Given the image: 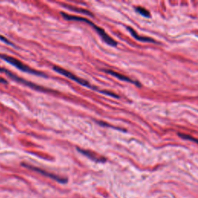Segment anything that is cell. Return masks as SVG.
Here are the masks:
<instances>
[{"mask_svg": "<svg viewBox=\"0 0 198 198\" xmlns=\"http://www.w3.org/2000/svg\"><path fill=\"white\" fill-rule=\"evenodd\" d=\"M61 16L64 18V20H69V21H77V22H84V23H86L90 25L92 28H94L95 30H96L97 33L100 35V36L102 37V39L105 41L107 44H108L109 46L111 47H116L118 45V43L115 39H113L111 36L108 34H107L105 33V30L102 29V28L99 27L97 25H95V23H92L91 20H89L88 19L84 18V17H77V16H73V15H69V14H67V13H64V12H61Z\"/></svg>", "mask_w": 198, "mask_h": 198, "instance_id": "cell-1", "label": "cell"}, {"mask_svg": "<svg viewBox=\"0 0 198 198\" xmlns=\"http://www.w3.org/2000/svg\"><path fill=\"white\" fill-rule=\"evenodd\" d=\"M53 69L55 70L56 72H58V73H59V74H62V75L65 76V77H67V78L70 79L71 80H74V81L77 82V84H80V85L84 86V87H87V88H88L92 89V90L97 91V92H100V93L104 94V95H108V96L113 97V98H119V95H116V94L114 93V92H108V91L99 90V89H98L96 86L92 85V84H91L89 82H88L86 80H84V79L77 77V76L74 75V74L70 73V71L65 70L64 68H62V67H58V66H54V67H53Z\"/></svg>", "mask_w": 198, "mask_h": 198, "instance_id": "cell-2", "label": "cell"}, {"mask_svg": "<svg viewBox=\"0 0 198 198\" xmlns=\"http://www.w3.org/2000/svg\"><path fill=\"white\" fill-rule=\"evenodd\" d=\"M0 58L3 60V61L8 62L9 64L13 65L14 67H17L19 70H22V71H23V72L29 73V74H34V75L40 76V77H47V75L45 74L44 73L40 72V71H38V70H33V69H32L31 67H28L27 65L24 64L23 62H21V61H19V60L16 59V58H13V57H11V56L5 55V54H0Z\"/></svg>", "mask_w": 198, "mask_h": 198, "instance_id": "cell-3", "label": "cell"}, {"mask_svg": "<svg viewBox=\"0 0 198 198\" xmlns=\"http://www.w3.org/2000/svg\"><path fill=\"white\" fill-rule=\"evenodd\" d=\"M4 72H5V74H6L7 76H9L10 78H12L13 80H15V81L19 82V83L20 84H24V85L28 86L29 88H31L34 89V90L40 91V92H52V91L50 90V89H46L42 87V86H39L37 85V84H33L32 83V82L26 80L25 79L21 78V77H18V76H17L16 74H13V73H12L10 70H6V69L3 68V67H0V73H4Z\"/></svg>", "mask_w": 198, "mask_h": 198, "instance_id": "cell-4", "label": "cell"}, {"mask_svg": "<svg viewBox=\"0 0 198 198\" xmlns=\"http://www.w3.org/2000/svg\"><path fill=\"white\" fill-rule=\"evenodd\" d=\"M21 165L23 166L26 167V168L30 169V170H32L36 171V172H38V173H39V174H42V175L46 176V177H50V178L53 179V180H56V181H58V183H65L67 181V179H65V178H62V177H59V176H57V175H55V174H51V173L47 172V171L44 170H42V169L38 168V167L33 166L30 165V164L22 163Z\"/></svg>", "mask_w": 198, "mask_h": 198, "instance_id": "cell-5", "label": "cell"}, {"mask_svg": "<svg viewBox=\"0 0 198 198\" xmlns=\"http://www.w3.org/2000/svg\"><path fill=\"white\" fill-rule=\"evenodd\" d=\"M102 70H103L104 72L107 73V74H110V75H111V76H114V77H116V78H118V79H119V80H124V81L129 82V83H132V84H134L137 85L139 88H140L141 86H142V84H141L139 81H137V80H132L131 78H129V77H127V76L124 75V74H119V73L116 72V71H114V70H109V69H103Z\"/></svg>", "mask_w": 198, "mask_h": 198, "instance_id": "cell-6", "label": "cell"}, {"mask_svg": "<svg viewBox=\"0 0 198 198\" xmlns=\"http://www.w3.org/2000/svg\"><path fill=\"white\" fill-rule=\"evenodd\" d=\"M77 150L79 152H80L81 154H83L84 155H85V156H87L88 158H89V159H92V160L95 161V162L105 163L107 160L105 157L99 156V155H97V154L95 153V152H92V151L87 150V149H80V148H79V147H77Z\"/></svg>", "mask_w": 198, "mask_h": 198, "instance_id": "cell-7", "label": "cell"}, {"mask_svg": "<svg viewBox=\"0 0 198 198\" xmlns=\"http://www.w3.org/2000/svg\"><path fill=\"white\" fill-rule=\"evenodd\" d=\"M127 29H128L129 31L130 32V33L132 34V36H133L135 39H137V40L141 41V42H151V43H155V40L154 39H152V38L139 36V35L136 33V31H135V30H133L132 27L128 26V27H127Z\"/></svg>", "mask_w": 198, "mask_h": 198, "instance_id": "cell-8", "label": "cell"}, {"mask_svg": "<svg viewBox=\"0 0 198 198\" xmlns=\"http://www.w3.org/2000/svg\"><path fill=\"white\" fill-rule=\"evenodd\" d=\"M64 7H65V8L68 9H70V10H72V11L77 12V13H84V14H85V15L91 16V17H94V15L92 14V13H91L90 11H88V10H87V9H80V8H77V7H74V6H71L65 5V4H64Z\"/></svg>", "mask_w": 198, "mask_h": 198, "instance_id": "cell-9", "label": "cell"}, {"mask_svg": "<svg viewBox=\"0 0 198 198\" xmlns=\"http://www.w3.org/2000/svg\"><path fill=\"white\" fill-rule=\"evenodd\" d=\"M135 9H136V11L137 12V13H139V14H141V15L143 16V17H147V18L150 17V13H149L146 9L143 8V7L137 6L135 8Z\"/></svg>", "mask_w": 198, "mask_h": 198, "instance_id": "cell-10", "label": "cell"}, {"mask_svg": "<svg viewBox=\"0 0 198 198\" xmlns=\"http://www.w3.org/2000/svg\"><path fill=\"white\" fill-rule=\"evenodd\" d=\"M178 136H179V137L182 138V139L191 140V141H193V142H194V143H197L198 144V139H195V138H193V136H189V135H187V134H183V133H178Z\"/></svg>", "mask_w": 198, "mask_h": 198, "instance_id": "cell-11", "label": "cell"}, {"mask_svg": "<svg viewBox=\"0 0 198 198\" xmlns=\"http://www.w3.org/2000/svg\"><path fill=\"white\" fill-rule=\"evenodd\" d=\"M0 40H2V41H3V42H5V43H6V44H9V45H10V46L13 47L17 48V46H16L15 44H13V43H12L11 41L9 40V39H7V38H6L5 36H2V35H0Z\"/></svg>", "mask_w": 198, "mask_h": 198, "instance_id": "cell-12", "label": "cell"}, {"mask_svg": "<svg viewBox=\"0 0 198 198\" xmlns=\"http://www.w3.org/2000/svg\"><path fill=\"white\" fill-rule=\"evenodd\" d=\"M97 122H98V124L100 125H102V126H104V127H110V128L115 129H118V130H120V131H123V130H121V129H119V128H117V127H115V126L110 125H108V123L103 122V121H97Z\"/></svg>", "mask_w": 198, "mask_h": 198, "instance_id": "cell-13", "label": "cell"}, {"mask_svg": "<svg viewBox=\"0 0 198 198\" xmlns=\"http://www.w3.org/2000/svg\"><path fill=\"white\" fill-rule=\"evenodd\" d=\"M0 83L1 84H8V81H7L6 80H5L4 78H2V77H0Z\"/></svg>", "mask_w": 198, "mask_h": 198, "instance_id": "cell-14", "label": "cell"}]
</instances>
